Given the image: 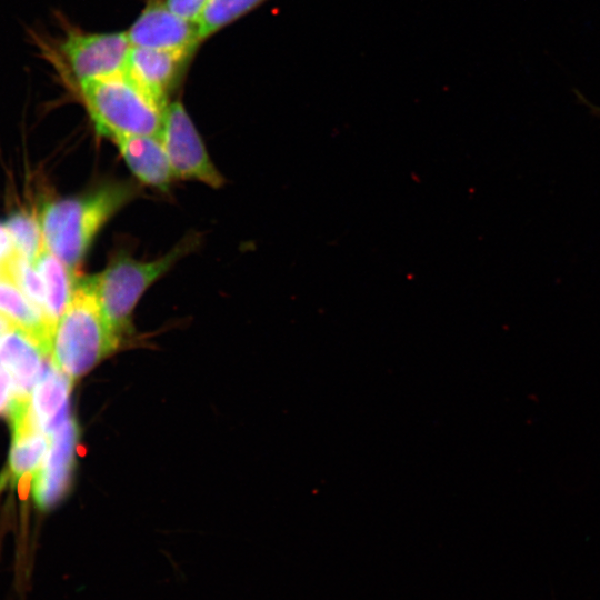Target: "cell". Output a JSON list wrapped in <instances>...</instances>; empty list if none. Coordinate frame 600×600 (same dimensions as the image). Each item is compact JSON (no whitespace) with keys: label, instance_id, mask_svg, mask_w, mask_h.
I'll use <instances>...</instances> for the list:
<instances>
[{"label":"cell","instance_id":"cell-1","mask_svg":"<svg viewBox=\"0 0 600 600\" xmlns=\"http://www.w3.org/2000/svg\"><path fill=\"white\" fill-rule=\"evenodd\" d=\"M138 194L129 181H107L84 194L46 202L38 216L44 244L72 270L106 222Z\"/></svg>","mask_w":600,"mask_h":600},{"label":"cell","instance_id":"cell-2","mask_svg":"<svg viewBox=\"0 0 600 600\" xmlns=\"http://www.w3.org/2000/svg\"><path fill=\"white\" fill-rule=\"evenodd\" d=\"M62 27V34L58 39L32 29L28 37L40 57L71 88L126 70L132 47L126 31L89 32L67 23Z\"/></svg>","mask_w":600,"mask_h":600},{"label":"cell","instance_id":"cell-3","mask_svg":"<svg viewBox=\"0 0 600 600\" xmlns=\"http://www.w3.org/2000/svg\"><path fill=\"white\" fill-rule=\"evenodd\" d=\"M96 131L112 141L160 134L167 104L133 81L126 71L74 88Z\"/></svg>","mask_w":600,"mask_h":600},{"label":"cell","instance_id":"cell-4","mask_svg":"<svg viewBox=\"0 0 600 600\" xmlns=\"http://www.w3.org/2000/svg\"><path fill=\"white\" fill-rule=\"evenodd\" d=\"M118 340L88 277L78 279L71 300L56 323L50 360L74 379L108 356Z\"/></svg>","mask_w":600,"mask_h":600},{"label":"cell","instance_id":"cell-5","mask_svg":"<svg viewBox=\"0 0 600 600\" xmlns=\"http://www.w3.org/2000/svg\"><path fill=\"white\" fill-rule=\"evenodd\" d=\"M196 241L190 237L151 261L137 260L119 252L100 273L88 277L104 317L118 338L129 327L131 313L144 291L186 256Z\"/></svg>","mask_w":600,"mask_h":600},{"label":"cell","instance_id":"cell-6","mask_svg":"<svg viewBox=\"0 0 600 600\" xmlns=\"http://www.w3.org/2000/svg\"><path fill=\"white\" fill-rule=\"evenodd\" d=\"M160 138L174 179L196 180L219 188L224 179L212 163L193 121L179 100L164 110Z\"/></svg>","mask_w":600,"mask_h":600},{"label":"cell","instance_id":"cell-7","mask_svg":"<svg viewBox=\"0 0 600 600\" xmlns=\"http://www.w3.org/2000/svg\"><path fill=\"white\" fill-rule=\"evenodd\" d=\"M126 32L132 47L197 51L202 43L198 24L174 14L164 0H146Z\"/></svg>","mask_w":600,"mask_h":600},{"label":"cell","instance_id":"cell-8","mask_svg":"<svg viewBox=\"0 0 600 600\" xmlns=\"http://www.w3.org/2000/svg\"><path fill=\"white\" fill-rule=\"evenodd\" d=\"M194 52L131 47L124 71L152 97L168 104L170 93L182 80Z\"/></svg>","mask_w":600,"mask_h":600},{"label":"cell","instance_id":"cell-9","mask_svg":"<svg viewBox=\"0 0 600 600\" xmlns=\"http://www.w3.org/2000/svg\"><path fill=\"white\" fill-rule=\"evenodd\" d=\"M49 438L48 452L32 482L33 498L40 509L53 507L68 489L77 440L73 420L69 418Z\"/></svg>","mask_w":600,"mask_h":600},{"label":"cell","instance_id":"cell-10","mask_svg":"<svg viewBox=\"0 0 600 600\" xmlns=\"http://www.w3.org/2000/svg\"><path fill=\"white\" fill-rule=\"evenodd\" d=\"M48 357L39 341L17 327L0 337V364L11 376L14 396H30Z\"/></svg>","mask_w":600,"mask_h":600},{"label":"cell","instance_id":"cell-11","mask_svg":"<svg viewBox=\"0 0 600 600\" xmlns=\"http://www.w3.org/2000/svg\"><path fill=\"white\" fill-rule=\"evenodd\" d=\"M113 142L140 182L160 191L170 188L174 177L159 134L124 137Z\"/></svg>","mask_w":600,"mask_h":600},{"label":"cell","instance_id":"cell-12","mask_svg":"<svg viewBox=\"0 0 600 600\" xmlns=\"http://www.w3.org/2000/svg\"><path fill=\"white\" fill-rule=\"evenodd\" d=\"M72 378L47 360L39 380L30 393L31 413L48 436L56 431L68 417V399Z\"/></svg>","mask_w":600,"mask_h":600},{"label":"cell","instance_id":"cell-13","mask_svg":"<svg viewBox=\"0 0 600 600\" xmlns=\"http://www.w3.org/2000/svg\"><path fill=\"white\" fill-rule=\"evenodd\" d=\"M0 316L41 343L50 356L56 323L0 270Z\"/></svg>","mask_w":600,"mask_h":600},{"label":"cell","instance_id":"cell-14","mask_svg":"<svg viewBox=\"0 0 600 600\" xmlns=\"http://www.w3.org/2000/svg\"><path fill=\"white\" fill-rule=\"evenodd\" d=\"M34 266L43 282L47 314L57 323L73 294L78 280L76 271L49 251L47 247L36 260Z\"/></svg>","mask_w":600,"mask_h":600},{"label":"cell","instance_id":"cell-15","mask_svg":"<svg viewBox=\"0 0 600 600\" xmlns=\"http://www.w3.org/2000/svg\"><path fill=\"white\" fill-rule=\"evenodd\" d=\"M14 250L31 262H36L46 248L38 213L24 210L13 212L3 223Z\"/></svg>","mask_w":600,"mask_h":600},{"label":"cell","instance_id":"cell-16","mask_svg":"<svg viewBox=\"0 0 600 600\" xmlns=\"http://www.w3.org/2000/svg\"><path fill=\"white\" fill-rule=\"evenodd\" d=\"M266 1L267 0H210L198 22L202 42L256 10Z\"/></svg>","mask_w":600,"mask_h":600},{"label":"cell","instance_id":"cell-17","mask_svg":"<svg viewBox=\"0 0 600 600\" xmlns=\"http://www.w3.org/2000/svg\"><path fill=\"white\" fill-rule=\"evenodd\" d=\"M210 0H164L167 7L178 17L197 23L200 21Z\"/></svg>","mask_w":600,"mask_h":600},{"label":"cell","instance_id":"cell-18","mask_svg":"<svg viewBox=\"0 0 600 600\" xmlns=\"http://www.w3.org/2000/svg\"><path fill=\"white\" fill-rule=\"evenodd\" d=\"M13 396L14 389L11 376L0 364V414L9 410Z\"/></svg>","mask_w":600,"mask_h":600},{"label":"cell","instance_id":"cell-19","mask_svg":"<svg viewBox=\"0 0 600 600\" xmlns=\"http://www.w3.org/2000/svg\"><path fill=\"white\" fill-rule=\"evenodd\" d=\"M14 251L11 237L3 224H0V266L12 254Z\"/></svg>","mask_w":600,"mask_h":600},{"label":"cell","instance_id":"cell-20","mask_svg":"<svg viewBox=\"0 0 600 600\" xmlns=\"http://www.w3.org/2000/svg\"><path fill=\"white\" fill-rule=\"evenodd\" d=\"M11 327H12V324L6 318L0 316V337L4 332H7Z\"/></svg>","mask_w":600,"mask_h":600}]
</instances>
